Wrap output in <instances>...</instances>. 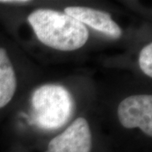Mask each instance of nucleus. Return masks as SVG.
<instances>
[{"label": "nucleus", "mask_w": 152, "mask_h": 152, "mask_svg": "<svg viewBox=\"0 0 152 152\" xmlns=\"http://www.w3.org/2000/svg\"><path fill=\"white\" fill-rule=\"evenodd\" d=\"M27 20L42 43L58 51L81 48L90 36L86 26L61 11L38 9L28 15Z\"/></svg>", "instance_id": "1"}, {"label": "nucleus", "mask_w": 152, "mask_h": 152, "mask_svg": "<svg viewBox=\"0 0 152 152\" xmlns=\"http://www.w3.org/2000/svg\"><path fill=\"white\" fill-rule=\"evenodd\" d=\"M33 119L39 128L56 130L65 125L74 114L75 104L65 87L47 84L37 88L31 99Z\"/></svg>", "instance_id": "2"}, {"label": "nucleus", "mask_w": 152, "mask_h": 152, "mask_svg": "<svg viewBox=\"0 0 152 152\" xmlns=\"http://www.w3.org/2000/svg\"><path fill=\"white\" fill-rule=\"evenodd\" d=\"M118 118L125 129L138 128L148 137L152 136V96L133 95L124 98L118 107Z\"/></svg>", "instance_id": "3"}, {"label": "nucleus", "mask_w": 152, "mask_h": 152, "mask_svg": "<svg viewBox=\"0 0 152 152\" xmlns=\"http://www.w3.org/2000/svg\"><path fill=\"white\" fill-rule=\"evenodd\" d=\"M92 134L89 123L80 117L49 141L45 152H91Z\"/></svg>", "instance_id": "4"}, {"label": "nucleus", "mask_w": 152, "mask_h": 152, "mask_svg": "<svg viewBox=\"0 0 152 152\" xmlns=\"http://www.w3.org/2000/svg\"><path fill=\"white\" fill-rule=\"evenodd\" d=\"M84 26H88L109 37L118 39L123 31L107 12L84 6H69L64 11Z\"/></svg>", "instance_id": "5"}, {"label": "nucleus", "mask_w": 152, "mask_h": 152, "mask_svg": "<svg viewBox=\"0 0 152 152\" xmlns=\"http://www.w3.org/2000/svg\"><path fill=\"white\" fill-rule=\"evenodd\" d=\"M17 89L15 68L5 49L0 48V109L12 101Z\"/></svg>", "instance_id": "6"}, {"label": "nucleus", "mask_w": 152, "mask_h": 152, "mask_svg": "<svg viewBox=\"0 0 152 152\" xmlns=\"http://www.w3.org/2000/svg\"><path fill=\"white\" fill-rule=\"evenodd\" d=\"M139 65L141 71L148 77H152V43L145 45L140 52Z\"/></svg>", "instance_id": "7"}, {"label": "nucleus", "mask_w": 152, "mask_h": 152, "mask_svg": "<svg viewBox=\"0 0 152 152\" xmlns=\"http://www.w3.org/2000/svg\"><path fill=\"white\" fill-rule=\"evenodd\" d=\"M31 3L30 1L26 0H16V1H0V4H19V5H23V4H28Z\"/></svg>", "instance_id": "8"}]
</instances>
